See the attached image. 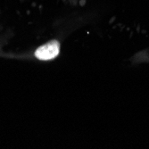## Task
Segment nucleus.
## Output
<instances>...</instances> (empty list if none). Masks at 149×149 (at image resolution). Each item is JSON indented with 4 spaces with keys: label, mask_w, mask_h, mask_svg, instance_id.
<instances>
[{
    "label": "nucleus",
    "mask_w": 149,
    "mask_h": 149,
    "mask_svg": "<svg viewBox=\"0 0 149 149\" xmlns=\"http://www.w3.org/2000/svg\"><path fill=\"white\" fill-rule=\"evenodd\" d=\"M60 51V44L56 40H52L45 45L39 47L36 52L35 56L42 61H47L52 60L55 57H56Z\"/></svg>",
    "instance_id": "f257e3e1"
}]
</instances>
